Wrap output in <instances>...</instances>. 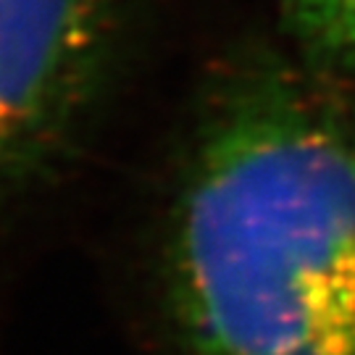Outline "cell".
<instances>
[{
	"label": "cell",
	"instance_id": "1",
	"mask_svg": "<svg viewBox=\"0 0 355 355\" xmlns=\"http://www.w3.org/2000/svg\"><path fill=\"white\" fill-rule=\"evenodd\" d=\"M182 355H355V116L258 69L205 108L168 218Z\"/></svg>",
	"mask_w": 355,
	"mask_h": 355
},
{
	"label": "cell",
	"instance_id": "2",
	"mask_svg": "<svg viewBox=\"0 0 355 355\" xmlns=\"http://www.w3.org/2000/svg\"><path fill=\"white\" fill-rule=\"evenodd\" d=\"M105 40L108 0H0V208L64 153Z\"/></svg>",
	"mask_w": 355,
	"mask_h": 355
},
{
	"label": "cell",
	"instance_id": "3",
	"mask_svg": "<svg viewBox=\"0 0 355 355\" xmlns=\"http://www.w3.org/2000/svg\"><path fill=\"white\" fill-rule=\"evenodd\" d=\"M284 19L313 64L355 69V0H284Z\"/></svg>",
	"mask_w": 355,
	"mask_h": 355
}]
</instances>
